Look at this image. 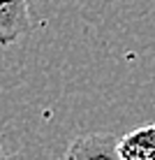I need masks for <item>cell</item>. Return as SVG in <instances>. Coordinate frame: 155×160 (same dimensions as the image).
Listing matches in <instances>:
<instances>
[{
    "mask_svg": "<svg viewBox=\"0 0 155 160\" xmlns=\"http://www.w3.org/2000/svg\"><path fill=\"white\" fill-rule=\"evenodd\" d=\"M35 30L30 0H0V47H12Z\"/></svg>",
    "mask_w": 155,
    "mask_h": 160,
    "instance_id": "6da1fadb",
    "label": "cell"
},
{
    "mask_svg": "<svg viewBox=\"0 0 155 160\" xmlns=\"http://www.w3.org/2000/svg\"><path fill=\"white\" fill-rule=\"evenodd\" d=\"M63 160H125L118 151V137L109 132L79 135L67 146Z\"/></svg>",
    "mask_w": 155,
    "mask_h": 160,
    "instance_id": "7a4b0ae2",
    "label": "cell"
},
{
    "mask_svg": "<svg viewBox=\"0 0 155 160\" xmlns=\"http://www.w3.org/2000/svg\"><path fill=\"white\" fill-rule=\"evenodd\" d=\"M118 151L125 160H155V123L118 137Z\"/></svg>",
    "mask_w": 155,
    "mask_h": 160,
    "instance_id": "3957f363",
    "label": "cell"
},
{
    "mask_svg": "<svg viewBox=\"0 0 155 160\" xmlns=\"http://www.w3.org/2000/svg\"><path fill=\"white\" fill-rule=\"evenodd\" d=\"M0 160H9V153H7V148L2 144H0Z\"/></svg>",
    "mask_w": 155,
    "mask_h": 160,
    "instance_id": "277c9868",
    "label": "cell"
}]
</instances>
